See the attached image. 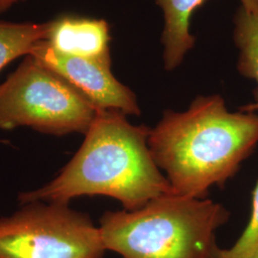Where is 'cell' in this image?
Segmentation results:
<instances>
[{
  "label": "cell",
  "instance_id": "1",
  "mask_svg": "<svg viewBox=\"0 0 258 258\" xmlns=\"http://www.w3.org/2000/svg\"><path fill=\"white\" fill-rule=\"evenodd\" d=\"M257 144L258 113L231 112L218 94L198 96L182 112L167 109L148 135L174 194L199 199L223 187Z\"/></svg>",
  "mask_w": 258,
  "mask_h": 258
},
{
  "label": "cell",
  "instance_id": "2",
  "mask_svg": "<svg viewBox=\"0 0 258 258\" xmlns=\"http://www.w3.org/2000/svg\"><path fill=\"white\" fill-rule=\"evenodd\" d=\"M149 127L134 125L118 110L99 109L83 143L58 175L19 202L68 203L83 195H104L135 211L150 200L174 194L148 147Z\"/></svg>",
  "mask_w": 258,
  "mask_h": 258
},
{
  "label": "cell",
  "instance_id": "3",
  "mask_svg": "<svg viewBox=\"0 0 258 258\" xmlns=\"http://www.w3.org/2000/svg\"><path fill=\"white\" fill-rule=\"evenodd\" d=\"M230 215L210 199L169 194L135 211L104 212L99 228L105 249L122 258H212Z\"/></svg>",
  "mask_w": 258,
  "mask_h": 258
},
{
  "label": "cell",
  "instance_id": "4",
  "mask_svg": "<svg viewBox=\"0 0 258 258\" xmlns=\"http://www.w3.org/2000/svg\"><path fill=\"white\" fill-rule=\"evenodd\" d=\"M98 109L61 77L28 55L0 84V129L28 126L54 136L85 134Z\"/></svg>",
  "mask_w": 258,
  "mask_h": 258
},
{
  "label": "cell",
  "instance_id": "5",
  "mask_svg": "<svg viewBox=\"0 0 258 258\" xmlns=\"http://www.w3.org/2000/svg\"><path fill=\"white\" fill-rule=\"evenodd\" d=\"M99 227L68 203L33 202L0 218V258H103Z\"/></svg>",
  "mask_w": 258,
  "mask_h": 258
},
{
  "label": "cell",
  "instance_id": "6",
  "mask_svg": "<svg viewBox=\"0 0 258 258\" xmlns=\"http://www.w3.org/2000/svg\"><path fill=\"white\" fill-rule=\"evenodd\" d=\"M29 55L61 77L98 110L141 115L137 96L113 75L109 63L59 54L45 40L37 42Z\"/></svg>",
  "mask_w": 258,
  "mask_h": 258
},
{
  "label": "cell",
  "instance_id": "7",
  "mask_svg": "<svg viewBox=\"0 0 258 258\" xmlns=\"http://www.w3.org/2000/svg\"><path fill=\"white\" fill-rule=\"evenodd\" d=\"M110 27L105 19L63 15L49 21L47 43L55 52L112 63Z\"/></svg>",
  "mask_w": 258,
  "mask_h": 258
},
{
  "label": "cell",
  "instance_id": "8",
  "mask_svg": "<svg viewBox=\"0 0 258 258\" xmlns=\"http://www.w3.org/2000/svg\"><path fill=\"white\" fill-rule=\"evenodd\" d=\"M206 0H153L163 13L164 26L161 35L162 58L166 71H174L183 63L195 46L190 32L194 12ZM245 7H257L258 0H239Z\"/></svg>",
  "mask_w": 258,
  "mask_h": 258
},
{
  "label": "cell",
  "instance_id": "9",
  "mask_svg": "<svg viewBox=\"0 0 258 258\" xmlns=\"http://www.w3.org/2000/svg\"><path fill=\"white\" fill-rule=\"evenodd\" d=\"M232 37L237 49V70L243 77L257 84L253 101L240 111L258 112V6L240 5L234 19Z\"/></svg>",
  "mask_w": 258,
  "mask_h": 258
},
{
  "label": "cell",
  "instance_id": "10",
  "mask_svg": "<svg viewBox=\"0 0 258 258\" xmlns=\"http://www.w3.org/2000/svg\"><path fill=\"white\" fill-rule=\"evenodd\" d=\"M48 29L49 21H0V71L15 59L29 55L37 42L45 40Z\"/></svg>",
  "mask_w": 258,
  "mask_h": 258
},
{
  "label": "cell",
  "instance_id": "11",
  "mask_svg": "<svg viewBox=\"0 0 258 258\" xmlns=\"http://www.w3.org/2000/svg\"><path fill=\"white\" fill-rule=\"evenodd\" d=\"M258 256V181L251 194L250 216L246 229L230 249L215 250L212 258H255Z\"/></svg>",
  "mask_w": 258,
  "mask_h": 258
},
{
  "label": "cell",
  "instance_id": "12",
  "mask_svg": "<svg viewBox=\"0 0 258 258\" xmlns=\"http://www.w3.org/2000/svg\"><path fill=\"white\" fill-rule=\"evenodd\" d=\"M23 0H0V14L9 10L14 4Z\"/></svg>",
  "mask_w": 258,
  "mask_h": 258
},
{
  "label": "cell",
  "instance_id": "13",
  "mask_svg": "<svg viewBox=\"0 0 258 258\" xmlns=\"http://www.w3.org/2000/svg\"><path fill=\"white\" fill-rule=\"evenodd\" d=\"M255 258H258V256H257V257H255Z\"/></svg>",
  "mask_w": 258,
  "mask_h": 258
}]
</instances>
